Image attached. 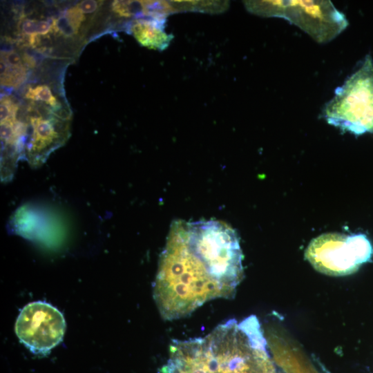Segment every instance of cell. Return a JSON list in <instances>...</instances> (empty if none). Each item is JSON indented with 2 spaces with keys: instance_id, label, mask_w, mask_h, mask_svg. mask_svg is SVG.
Returning a JSON list of instances; mask_svg holds the SVG:
<instances>
[{
  "instance_id": "cell-11",
  "label": "cell",
  "mask_w": 373,
  "mask_h": 373,
  "mask_svg": "<svg viewBox=\"0 0 373 373\" xmlns=\"http://www.w3.org/2000/svg\"><path fill=\"white\" fill-rule=\"evenodd\" d=\"M25 97L33 101L45 102L53 108L58 106L57 99L52 95L50 88L46 85H38L27 90Z\"/></svg>"
},
{
  "instance_id": "cell-12",
  "label": "cell",
  "mask_w": 373,
  "mask_h": 373,
  "mask_svg": "<svg viewBox=\"0 0 373 373\" xmlns=\"http://www.w3.org/2000/svg\"><path fill=\"white\" fill-rule=\"evenodd\" d=\"M18 106L8 96H4L1 99L0 111L1 122L13 121L16 119Z\"/></svg>"
},
{
  "instance_id": "cell-7",
  "label": "cell",
  "mask_w": 373,
  "mask_h": 373,
  "mask_svg": "<svg viewBox=\"0 0 373 373\" xmlns=\"http://www.w3.org/2000/svg\"><path fill=\"white\" fill-rule=\"evenodd\" d=\"M175 13L180 12H198L208 14H218L226 11L228 1H170Z\"/></svg>"
},
{
  "instance_id": "cell-4",
  "label": "cell",
  "mask_w": 373,
  "mask_h": 373,
  "mask_svg": "<svg viewBox=\"0 0 373 373\" xmlns=\"http://www.w3.org/2000/svg\"><path fill=\"white\" fill-rule=\"evenodd\" d=\"M373 247L361 233L322 234L313 239L305 250V257L318 271L332 276L349 275L371 259Z\"/></svg>"
},
{
  "instance_id": "cell-17",
  "label": "cell",
  "mask_w": 373,
  "mask_h": 373,
  "mask_svg": "<svg viewBox=\"0 0 373 373\" xmlns=\"http://www.w3.org/2000/svg\"><path fill=\"white\" fill-rule=\"evenodd\" d=\"M22 59L24 65H26L29 68H33L35 66V61L30 55L24 53L22 55Z\"/></svg>"
},
{
  "instance_id": "cell-15",
  "label": "cell",
  "mask_w": 373,
  "mask_h": 373,
  "mask_svg": "<svg viewBox=\"0 0 373 373\" xmlns=\"http://www.w3.org/2000/svg\"><path fill=\"white\" fill-rule=\"evenodd\" d=\"M1 60L3 61L6 64L10 66L24 65L22 57H21L19 53L15 51L1 52Z\"/></svg>"
},
{
  "instance_id": "cell-14",
  "label": "cell",
  "mask_w": 373,
  "mask_h": 373,
  "mask_svg": "<svg viewBox=\"0 0 373 373\" xmlns=\"http://www.w3.org/2000/svg\"><path fill=\"white\" fill-rule=\"evenodd\" d=\"M64 15L77 32L82 23L86 19L84 14L77 6L68 8Z\"/></svg>"
},
{
  "instance_id": "cell-3",
  "label": "cell",
  "mask_w": 373,
  "mask_h": 373,
  "mask_svg": "<svg viewBox=\"0 0 373 373\" xmlns=\"http://www.w3.org/2000/svg\"><path fill=\"white\" fill-rule=\"evenodd\" d=\"M323 114L329 124L343 131L357 135L373 133V59L370 55L336 89Z\"/></svg>"
},
{
  "instance_id": "cell-13",
  "label": "cell",
  "mask_w": 373,
  "mask_h": 373,
  "mask_svg": "<svg viewBox=\"0 0 373 373\" xmlns=\"http://www.w3.org/2000/svg\"><path fill=\"white\" fill-rule=\"evenodd\" d=\"M51 31L68 37L77 33L64 15L59 16L57 19L52 20Z\"/></svg>"
},
{
  "instance_id": "cell-10",
  "label": "cell",
  "mask_w": 373,
  "mask_h": 373,
  "mask_svg": "<svg viewBox=\"0 0 373 373\" xmlns=\"http://www.w3.org/2000/svg\"><path fill=\"white\" fill-rule=\"evenodd\" d=\"M19 30L23 36L47 35L52 29V23L46 20L23 19L19 21Z\"/></svg>"
},
{
  "instance_id": "cell-16",
  "label": "cell",
  "mask_w": 373,
  "mask_h": 373,
  "mask_svg": "<svg viewBox=\"0 0 373 373\" xmlns=\"http://www.w3.org/2000/svg\"><path fill=\"white\" fill-rule=\"evenodd\" d=\"M84 14H91L97 10L99 1L95 0L82 1L77 5Z\"/></svg>"
},
{
  "instance_id": "cell-5",
  "label": "cell",
  "mask_w": 373,
  "mask_h": 373,
  "mask_svg": "<svg viewBox=\"0 0 373 373\" xmlns=\"http://www.w3.org/2000/svg\"><path fill=\"white\" fill-rule=\"evenodd\" d=\"M66 322L62 314L52 305L33 302L20 312L15 332L20 341L32 352L44 354L63 339Z\"/></svg>"
},
{
  "instance_id": "cell-2",
  "label": "cell",
  "mask_w": 373,
  "mask_h": 373,
  "mask_svg": "<svg viewBox=\"0 0 373 373\" xmlns=\"http://www.w3.org/2000/svg\"><path fill=\"white\" fill-rule=\"evenodd\" d=\"M243 3L254 15L288 21L319 44L331 41L348 26L344 14L328 0L244 1Z\"/></svg>"
},
{
  "instance_id": "cell-8",
  "label": "cell",
  "mask_w": 373,
  "mask_h": 373,
  "mask_svg": "<svg viewBox=\"0 0 373 373\" xmlns=\"http://www.w3.org/2000/svg\"><path fill=\"white\" fill-rule=\"evenodd\" d=\"M24 65L10 66L1 60V84L5 86L17 88L26 79Z\"/></svg>"
},
{
  "instance_id": "cell-9",
  "label": "cell",
  "mask_w": 373,
  "mask_h": 373,
  "mask_svg": "<svg viewBox=\"0 0 373 373\" xmlns=\"http://www.w3.org/2000/svg\"><path fill=\"white\" fill-rule=\"evenodd\" d=\"M113 13L122 18H143L142 1L117 0L112 3Z\"/></svg>"
},
{
  "instance_id": "cell-6",
  "label": "cell",
  "mask_w": 373,
  "mask_h": 373,
  "mask_svg": "<svg viewBox=\"0 0 373 373\" xmlns=\"http://www.w3.org/2000/svg\"><path fill=\"white\" fill-rule=\"evenodd\" d=\"M165 22L149 18L133 19L130 24V33L143 47L162 51L165 50L173 39V34H168L164 30Z\"/></svg>"
},
{
  "instance_id": "cell-1",
  "label": "cell",
  "mask_w": 373,
  "mask_h": 373,
  "mask_svg": "<svg viewBox=\"0 0 373 373\" xmlns=\"http://www.w3.org/2000/svg\"><path fill=\"white\" fill-rule=\"evenodd\" d=\"M243 276L234 229L217 220L177 221L160 256L153 298L164 320H177L211 300L233 298Z\"/></svg>"
}]
</instances>
